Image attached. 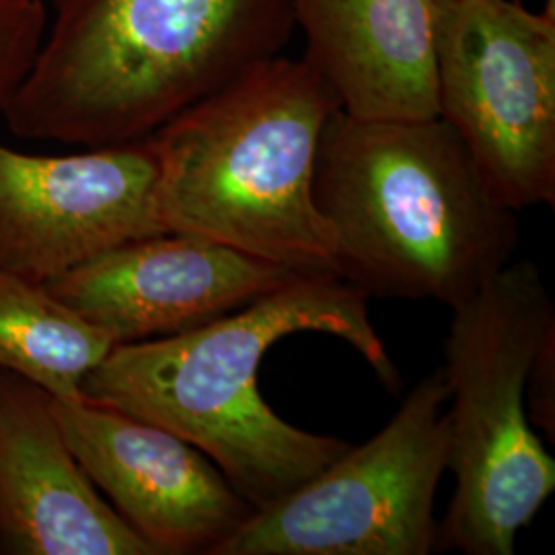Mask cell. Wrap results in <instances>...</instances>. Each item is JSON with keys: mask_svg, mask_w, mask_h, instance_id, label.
<instances>
[{"mask_svg": "<svg viewBox=\"0 0 555 555\" xmlns=\"http://www.w3.org/2000/svg\"><path fill=\"white\" fill-rule=\"evenodd\" d=\"M336 276H302L178 336L116 344L82 378V401L146 420L215 461L254 511L318 476L352 444L288 424L258 389L259 364L282 337L315 332L352 346L385 387L401 375L369 300Z\"/></svg>", "mask_w": 555, "mask_h": 555, "instance_id": "6da1fadb", "label": "cell"}, {"mask_svg": "<svg viewBox=\"0 0 555 555\" xmlns=\"http://www.w3.org/2000/svg\"><path fill=\"white\" fill-rule=\"evenodd\" d=\"M293 0H54L4 119L15 137L98 149L146 139L278 56Z\"/></svg>", "mask_w": 555, "mask_h": 555, "instance_id": "7a4b0ae2", "label": "cell"}, {"mask_svg": "<svg viewBox=\"0 0 555 555\" xmlns=\"http://www.w3.org/2000/svg\"><path fill=\"white\" fill-rule=\"evenodd\" d=\"M313 198L336 276L366 297L477 295L513 259L516 210L500 204L442 118L378 121L337 109L319 140Z\"/></svg>", "mask_w": 555, "mask_h": 555, "instance_id": "3957f363", "label": "cell"}, {"mask_svg": "<svg viewBox=\"0 0 555 555\" xmlns=\"http://www.w3.org/2000/svg\"><path fill=\"white\" fill-rule=\"evenodd\" d=\"M337 109L334 87L309 60L278 54L169 119L149 137L165 231L305 276H336L313 176L321 132Z\"/></svg>", "mask_w": 555, "mask_h": 555, "instance_id": "277c9868", "label": "cell"}, {"mask_svg": "<svg viewBox=\"0 0 555 555\" xmlns=\"http://www.w3.org/2000/svg\"><path fill=\"white\" fill-rule=\"evenodd\" d=\"M444 341L449 469L453 502L437 547L515 554L518 531L555 490V461L527 412V377L555 309L531 259L511 261L456 305Z\"/></svg>", "mask_w": 555, "mask_h": 555, "instance_id": "5b68a950", "label": "cell"}, {"mask_svg": "<svg viewBox=\"0 0 555 555\" xmlns=\"http://www.w3.org/2000/svg\"><path fill=\"white\" fill-rule=\"evenodd\" d=\"M449 391L438 369L389 424L291 494L254 511L210 555H428L449 469Z\"/></svg>", "mask_w": 555, "mask_h": 555, "instance_id": "8992f818", "label": "cell"}, {"mask_svg": "<svg viewBox=\"0 0 555 555\" xmlns=\"http://www.w3.org/2000/svg\"><path fill=\"white\" fill-rule=\"evenodd\" d=\"M438 118L511 210L555 202V2L435 0Z\"/></svg>", "mask_w": 555, "mask_h": 555, "instance_id": "52a82bcc", "label": "cell"}, {"mask_svg": "<svg viewBox=\"0 0 555 555\" xmlns=\"http://www.w3.org/2000/svg\"><path fill=\"white\" fill-rule=\"evenodd\" d=\"M157 179L149 137L59 157L0 144V268L46 284L128 241L167 233Z\"/></svg>", "mask_w": 555, "mask_h": 555, "instance_id": "ba28073f", "label": "cell"}, {"mask_svg": "<svg viewBox=\"0 0 555 555\" xmlns=\"http://www.w3.org/2000/svg\"><path fill=\"white\" fill-rule=\"evenodd\" d=\"M62 435L82 472L157 555L212 554L251 516L215 461L140 417L54 399Z\"/></svg>", "mask_w": 555, "mask_h": 555, "instance_id": "9c48e42d", "label": "cell"}, {"mask_svg": "<svg viewBox=\"0 0 555 555\" xmlns=\"http://www.w3.org/2000/svg\"><path fill=\"white\" fill-rule=\"evenodd\" d=\"M305 274L188 233L128 241L46 282L116 344L178 336Z\"/></svg>", "mask_w": 555, "mask_h": 555, "instance_id": "30bf717a", "label": "cell"}, {"mask_svg": "<svg viewBox=\"0 0 555 555\" xmlns=\"http://www.w3.org/2000/svg\"><path fill=\"white\" fill-rule=\"evenodd\" d=\"M0 552L157 555L100 496L62 435L54 397L0 369Z\"/></svg>", "mask_w": 555, "mask_h": 555, "instance_id": "8fae6325", "label": "cell"}, {"mask_svg": "<svg viewBox=\"0 0 555 555\" xmlns=\"http://www.w3.org/2000/svg\"><path fill=\"white\" fill-rule=\"evenodd\" d=\"M305 59L358 119L438 118L435 0H293Z\"/></svg>", "mask_w": 555, "mask_h": 555, "instance_id": "7c38bea8", "label": "cell"}, {"mask_svg": "<svg viewBox=\"0 0 555 555\" xmlns=\"http://www.w3.org/2000/svg\"><path fill=\"white\" fill-rule=\"evenodd\" d=\"M116 341L34 282L0 268V369L59 401H82L80 385Z\"/></svg>", "mask_w": 555, "mask_h": 555, "instance_id": "4fadbf2b", "label": "cell"}, {"mask_svg": "<svg viewBox=\"0 0 555 555\" xmlns=\"http://www.w3.org/2000/svg\"><path fill=\"white\" fill-rule=\"evenodd\" d=\"M46 29L43 0H0V116L29 73Z\"/></svg>", "mask_w": 555, "mask_h": 555, "instance_id": "5bb4252c", "label": "cell"}, {"mask_svg": "<svg viewBox=\"0 0 555 555\" xmlns=\"http://www.w3.org/2000/svg\"><path fill=\"white\" fill-rule=\"evenodd\" d=\"M529 420L554 440L555 437V327L539 341L527 377Z\"/></svg>", "mask_w": 555, "mask_h": 555, "instance_id": "9a60e30c", "label": "cell"}, {"mask_svg": "<svg viewBox=\"0 0 555 555\" xmlns=\"http://www.w3.org/2000/svg\"><path fill=\"white\" fill-rule=\"evenodd\" d=\"M0 554H2V552H0Z\"/></svg>", "mask_w": 555, "mask_h": 555, "instance_id": "2e32d148", "label": "cell"}]
</instances>
